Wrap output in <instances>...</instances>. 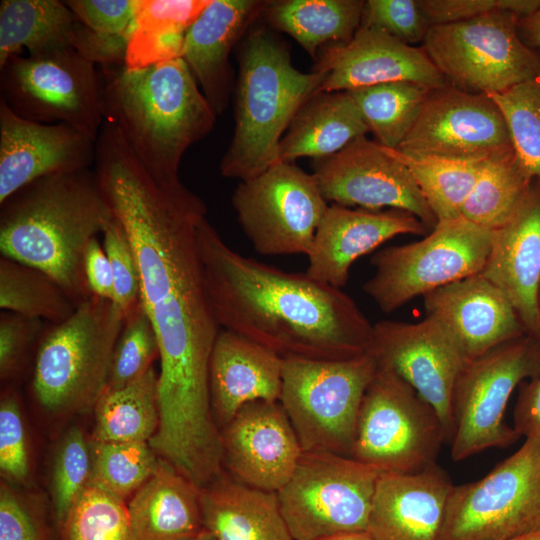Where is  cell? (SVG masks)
<instances>
[{
  "label": "cell",
  "instance_id": "cell-1",
  "mask_svg": "<svg viewBox=\"0 0 540 540\" xmlns=\"http://www.w3.org/2000/svg\"><path fill=\"white\" fill-rule=\"evenodd\" d=\"M101 191L132 245L139 300L159 343V405L193 413L210 402L209 363L220 331L207 295L197 231L204 201L181 180L158 184L105 123L94 164Z\"/></svg>",
  "mask_w": 540,
  "mask_h": 540
},
{
  "label": "cell",
  "instance_id": "cell-2",
  "mask_svg": "<svg viewBox=\"0 0 540 540\" xmlns=\"http://www.w3.org/2000/svg\"><path fill=\"white\" fill-rule=\"evenodd\" d=\"M197 244L209 302L223 329L283 358L339 360L370 351L373 324L340 288L241 255L207 217Z\"/></svg>",
  "mask_w": 540,
  "mask_h": 540
},
{
  "label": "cell",
  "instance_id": "cell-3",
  "mask_svg": "<svg viewBox=\"0 0 540 540\" xmlns=\"http://www.w3.org/2000/svg\"><path fill=\"white\" fill-rule=\"evenodd\" d=\"M112 218L94 169L37 179L0 203L1 256L49 275L77 307L92 296L87 247Z\"/></svg>",
  "mask_w": 540,
  "mask_h": 540
},
{
  "label": "cell",
  "instance_id": "cell-4",
  "mask_svg": "<svg viewBox=\"0 0 540 540\" xmlns=\"http://www.w3.org/2000/svg\"><path fill=\"white\" fill-rule=\"evenodd\" d=\"M104 121L119 131L161 185L180 181L187 149L214 128L216 112L182 58L141 69L101 66Z\"/></svg>",
  "mask_w": 540,
  "mask_h": 540
},
{
  "label": "cell",
  "instance_id": "cell-5",
  "mask_svg": "<svg viewBox=\"0 0 540 540\" xmlns=\"http://www.w3.org/2000/svg\"><path fill=\"white\" fill-rule=\"evenodd\" d=\"M241 44L234 133L219 170L246 181L280 162L283 133L327 73L297 70L286 46L265 28L251 29Z\"/></svg>",
  "mask_w": 540,
  "mask_h": 540
},
{
  "label": "cell",
  "instance_id": "cell-6",
  "mask_svg": "<svg viewBox=\"0 0 540 540\" xmlns=\"http://www.w3.org/2000/svg\"><path fill=\"white\" fill-rule=\"evenodd\" d=\"M123 321V312L112 300L92 295L69 318L46 328L32 375V392L44 411H93L106 387Z\"/></svg>",
  "mask_w": 540,
  "mask_h": 540
},
{
  "label": "cell",
  "instance_id": "cell-7",
  "mask_svg": "<svg viewBox=\"0 0 540 540\" xmlns=\"http://www.w3.org/2000/svg\"><path fill=\"white\" fill-rule=\"evenodd\" d=\"M377 369L371 351L339 360L284 358L280 403L303 452L351 456L361 402Z\"/></svg>",
  "mask_w": 540,
  "mask_h": 540
},
{
  "label": "cell",
  "instance_id": "cell-8",
  "mask_svg": "<svg viewBox=\"0 0 540 540\" xmlns=\"http://www.w3.org/2000/svg\"><path fill=\"white\" fill-rule=\"evenodd\" d=\"M445 442L434 407L378 364L361 402L350 457L381 473H414L436 464Z\"/></svg>",
  "mask_w": 540,
  "mask_h": 540
},
{
  "label": "cell",
  "instance_id": "cell-9",
  "mask_svg": "<svg viewBox=\"0 0 540 540\" xmlns=\"http://www.w3.org/2000/svg\"><path fill=\"white\" fill-rule=\"evenodd\" d=\"M493 232L463 217L439 221L423 239L375 253V272L363 290L382 312H394L413 298L481 273Z\"/></svg>",
  "mask_w": 540,
  "mask_h": 540
},
{
  "label": "cell",
  "instance_id": "cell-10",
  "mask_svg": "<svg viewBox=\"0 0 540 540\" xmlns=\"http://www.w3.org/2000/svg\"><path fill=\"white\" fill-rule=\"evenodd\" d=\"M519 18L496 11L430 26L422 48L449 85L471 93H500L540 69V51L521 39Z\"/></svg>",
  "mask_w": 540,
  "mask_h": 540
},
{
  "label": "cell",
  "instance_id": "cell-11",
  "mask_svg": "<svg viewBox=\"0 0 540 540\" xmlns=\"http://www.w3.org/2000/svg\"><path fill=\"white\" fill-rule=\"evenodd\" d=\"M381 472L352 457L303 452L277 492L293 540H321L366 531Z\"/></svg>",
  "mask_w": 540,
  "mask_h": 540
},
{
  "label": "cell",
  "instance_id": "cell-12",
  "mask_svg": "<svg viewBox=\"0 0 540 540\" xmlns=\"http://www.w3.org/2000/svg\"><path fill=\"white\" fill-rule=\"evenodd\" d=\"M540 373V341L525 335L468 360L452 394L453 461L490 448H506L521 436L504 421L511 394Z\"/></svg>",
  "mask_w": 540,
  "mask_h": 540
},
{
  "label": "cell",
  "instance_id": "cell-13",
  "mask_svg": "<svg viewBox=\"0 0 540 540\" xmlns=\"http://www.w3.org/2000/svg\"><path fill=\"white\" fill-rule=\"evenodd\" d=\"M540 531V440L522 446L483 478L453 485L440 540H509Z\"/></svg>",
  "mask_w": 540,
  "mask_h": 540
},
{
  "label": "cell",
  "instance_id": "cell-14",
  "mask_svg": "<svg viewBox=\"0 0 540 540\" xmlns=\"http://www.w3.org/2000/svg\"><path fill=\"white\" fill-rule=\"evenodd\" d=\"M0 100L26 120L65 123L94 140L104 123L99 69L73 48L9 58L0 67Z\"/></svg>",
  "mask_w": 540,
  "mask_h": 540
},
{
  "label": "cell",
  "instance_id": "cell-15",
  "mask_svg": "<svg viewBox=\"0 0 540 540\" xmlns=\"http://www.w3.org/2000/svg\"><path fill=\"white\" fill-rule=\"evenodd\" d=\"M238 222L262 255H307L329 207L313 174L279 162L241 181L232 195Z\"/></svg>",
  "mask_w": 540,
  "mask_h": 540
},
{
  "label": "cell",
  "instance_id": "cell-16",
  "mask_svg": "<svg viewBox=\"0 0 540 540\" xmlns=\"http://www.w3.org/2000/svg\"><path fill=\"white\" fill-rule=\"evenodd\" d=\"M513 149L494 100L449 84L431 89L398 151L413 156L483 161Z\"/></svg>",
  "mask_w": 540,
  "mask_h": 540
},
{
  "label": "cell",
  "instance_id": "cell-17",
  "mask_svg": "<svg viewBox=\"0 0 540 540\" xmlns=\"http://www.w3.org/2000/svg\"><path fill=\"white\" fill-rule=\"evenodd\" d=\"M313 168L327 202L372 211L389 207L416 216L427 229L437 224L410 170L394 149L377 141L359 137L341 151L315 159Z\"/></svg>",
  "mask_w": 540,
  "mask_h": 540
},
{
  "label": "cell",
  "instance_id": "cell-18",
  "mask_svg": "<svg viewBox=\"0 0 540 540\" xmlns=\"http://www.w3.org/2000/svg\"><path fill=\"white\" fill-rule=\"evenodd\" d=\"M370 351L434 407L451 443L453 389L469 360L452 333L431 316L415 323L383 320L373 324Z\"/></svg>",
  "mask_w": 540,
  "mask_h": 540
},
{
  "label": "cell",
  "instance_id": "cell-19",
  "mask_svg": "<svg viewBox=\"0 0 540 540\" xmlns=\"http://www.w3.org/2000/svg\"><path fill=\"white\" fill-rule=\"evenodd\" d=\"M220 432L228 474L256 489L277 493L303 453L280 401L245 404Z\"/></svg>",
  "mask_w": 540,
  "mask_h": 540
},
{
  "label": "cell",
  "instance_id": "cell-20",
  "mask_svg": "<svg viewBox=\"0 0 540 540\" xmlns=\"http://www.w3.org/2000/svg\"><path fill=\"white\" fill-rule=\"evenodd\" d=\"M96 140L65 124L16 115L0 100V203L25 185L94 166Z\"/></svg>",
  "mask_w": 540,
  "mask_h": 540
},
{
  "label": "cell",
  "instance_id": "cell-21",
  "mask_svg": "<svg viewBox=\"0 0 540 540\" xmlns=\"http://www.w3.org/2000/svg\"><path fill=\"white\" fill-rule=\"evenodd\" d=\"M313 71L326 72L320 91H348L390 82H411L430 89L448 84L422 47L360 26L353 38L322 48Z\"/></svg>",
  "mask_w": 540,
  "mask_h": 540
},
{
  "label": "cell",
  "instance_id": "cell-22",
  "mask_svg": "<svg viewBox=\"0 0 540 540\" xmlns=\"http://www.w3.org/2000/svg\"><path fill=\"white\" fill-rule=\"evenodd\" d=\"M401 234L426 235L427 228L416 216L401 210L382 212L329 205L307 254L305 273L341 288L359 257Z\"/></svg>",
  "mask_w": 540,
  "mask_h": 540
},
{
  "label": "cell",
  "instance_id": "cell-23",
  "mask_svg": "<svg viewBox=\"0 0 540 540\" xmlns=\"http://www.w3.org/2000/svg\"><path fill=\"white\" fill-rule=\"evenodd\" d=\"M423 304L426 316L452 333L469 360L527 335L507 297L480 273L425 294Z\"/></svg>",
  "mask_w": 540,
  "mask_h": 540
},
{
  "label": "cell",
  "instance_id": "cell-24",
  "mask_svg": "<svg viewBox=\"0 0 540 540\" xmlns=\"http://www.w3.org/2000/svg\"><path fill=\"white\" fill-rule=\"evenodd\" d=\"M453 484L437 463L379 475L366 531L373 540H440Z\"/></svg>",
  "mask_w": 540,
  "mask_h": 540
},
{
  "label": "cell",
  "instance_id": "cell-25",
  "mask_svg": "<svg viewBox=\"0 0 540 540\" xmlns=\"http://www.w3.org/2000/svg\"><path fill=\"white\" fill-rule=\"evenodd\" d=\"M480 274L507 297L527 335L540 341V187L532 186L514 217L494 230Z\"/></svg>",
  "mask_w": 540,
  "mask_h": 540
},
{
  "label": "cell",
  "instance_id": "cell-26",
  "mask_svg": "<svg viewBox=\"0 0 540 540\" xmlns=\"http://www.w3.org/2000/svg\"><path fill=\"white\" fill-rule=\"evenodd\" d=\"M267 3L211 0L187 30L182 59L217 115L226 110L233 90L229 55Z\"/></svg>",
  "mask_w": 540,
  "mask_h": 540
},
{
  "label": "cell",
  "instance_id": "cell-27",
  "mask_svg": "<svg viewBox=\"0 0 540 540\" xmlns=\"http://www.w3.org/2000/svg\"><path fill=\"white\" fill-rule=\"evenodd\" d=\"M284 358L230 330L219 331L209 363L212 413L221 430L247 403L280 401Z\"/></svg>",
  "mask_w": 540,
  "mask_h": 540
},
{
  "label": "cell",
  "instance_id": "cell-28",
  "mask_svg": "<svg viewBox=\"0 0 540 540\" xmlns=\"http://www.w3.org/2000/svg\"><path fill=\"white\" fill-rule=\"evenodd\" d=\"M127 507L136 540H193L205 529L200 488L162 458Z\"/></svg>",
  "mask_w": 540,
  "mask_h": 540
},
{
  "label": "cell",
  "instance_id": "cell-29",
  "mask_svg": "<svg viewBox=\"0 0 540 540\" xmlns=\"http://www.w3.org/2000/svg\"><path fill=\"white\" fill-rule=\"evenodd\" d=\"M200 495L204 528L217 540H293L275 492L222 472Z\"/></svg>",
  "mask_w": 540,
  "mask_h": 540
},
{
  "label": "cell",
  "instance_id": "cell-30",
  "mask_svg": "<svg viewBox=\"0 0 540 540\" xmlns=\"http://www.w3.org/2000/svg\"><path fill=\"white\" fill-rule=\"evenodd\" d=\"M369 132L348 91H318L298 110L279 146L280 162L331 156Z\"/></svg>",
  "mask_w": 540,
  "mask_h": 540
},
{
  "label": "cell",
  "instance_id": "cell-31",
  "mask_svg": "<svg viewBox=\"0 0 540 540\" xmlns=\"http://www.w3.org/2000/svg\"><path fill=\"white\" fill-rule=\"evenodd\" d=\"M211 0H137L124 66L141 69L182 58L188 28Z\"/></svg>",
  "mask_w": 540,
  "mask_h": 540
},
{
  "label": "cell",
  "instance_id": "cell-32",
  "mask_svg": "<svg viewBox=\"0 0 540 540\" xmlns=\"http://www.w3.org/2000/svg\"><path fill=\"white\" fill-rule=\"evenodd\" d=\"M365 1H268L263 15L276 30L287 33L313 58L325 43L349 42L361 24Z\"/></svg>",
  "mask_w": 540,
  "mask_h": 540
},
{
  "label": "cell",
  "instance_id": "cell-33",
  "mask_svg": "<svg viewBox=\"0 0 540 540\" xmlns=\"http://www.w3.org/2000/svg\"><path fill=\"white\" fill-rule=\"evenodd\" d=\"M76 18L64 1L2 0L0 2V67L23 49L36 56L72 48Z\"/></svg>",
  "mask_w": 540,
  "mask_h": 540
},
{
  "label": "cell",
  "instance_id": "cell-34",
  "mask_svg": "<svg viewBox=\"0 0 540 540\" xmlns=\"http://www.w3.org/2000/svg\"><path fill=\"white\" fill-rule=\"evenodd\" d=\"M158 373L144 375L119 388H105L94 412L92 441L149 442L159 426Z\"/></svg>",
  "mask_w": 540,
  "mask_h": 540
},
{
  "label": "cell",
  "instance_id": "cell-35",
  "mask_svg": "<svg viewBox=\"0 0 540 540\" xmlns=\"http://www.w3.org/2000/svg\"><path fill=\"white\" fill-rule=\"evenodd\" d=\"M532 181L513 149L488 158L464 204L462 217L489 230L501 228L525 202Z\"/></svg>",
  "mask_w": 540,
  "mask_h": 540
},
{
  "label": "cell",
  "instance_id": "cell-36",
  "mask_svg": "<svg viewBox=\"0 0 540 540\" xmlns=\"http://www.w3.org/2000/svg\"><path fill=\"white\" fill-rule=\"evenodd\" d=\"M430 90L411 82H390L348 92L377 142L398 149L413 127Z\"/></svg>",
  "mask_w": 540,
  "mask_h": 540
},
{
  "label": "cell",
  "instance_id": "cell-37",
  "mask_svg": "<svg viewBox=\"0 0 540 540\" xmlns=\"http://www.w3.org/2000/svg\"><path fill=\"white\" fill-rule=\"evenodd\" d=\"M0 307L29 318L60 323L76 309L65 291L43 271L0 258Z\"/></svg>",
  "mask_w": 540,
  "mask_h": 540
},
{
  "label": "cell",
  "instance_id": "cell-38",
  "mask_svg": "<svg viewBox=\"0 0 540 540\" xmlns=\"http://www.w3.org/2000/svg\"><path fill=\"white\" fill-rule=\"evenodd\" d=\"M394 150L396 156L410 170L437 222L461 218L464 204L485 160L428 158Z\"/></svg>",
  "mask_w": 540,
  "mask_h": 540
},
{
  "label": "cell",
  "instance_id": "cell-39",
  "mask_svg": "<svg viewBox=\"0 0 540 540\" xmlns=\"http://www.w3.org/2000/svg\"><path fill=\"white\" fill-rule=\"evenodd\" d=\"M92 473L89 486L119 499L132 497L155 472L159 456L149 442L91 440Z\"/></svg>",
  "mask_w": 540,
  "mask_h": 540
},
{
  "label": "cell",
  "instance_id": "cell-40",
  "mask_svg": "<svg viewBox=\"0 0 540 540\" xmlns=\"http://www.w3.org/2000/svg\"><path fill=\"white\" fill-rule=\"evenodd\" d=\"M488 96L505 118L521 166L532 179H540V69L533 77Z\"/></svg>",
  "mask_w": 540,
  "mask_h": 540
},
{
  "label": "cell",
  "instance_id": "cell-41",
  "mask_svg": "<svg viewBox=\"0 0 540 540\" xmlns=\"http://www.w3.org/2000/svg\"><path fill=\"white\" fill-rule=\"evenodd\" d=\"M62 540H136L124 500L88 486L59 528Z\"/></svg>",
  "mask_w": 540,
  "mask_h": 540
},
{
  "label": "cell",
  "instance_id": "cell-42",
  "mask_svg": "<svg viewBox=\"0 0 540 540\" xmlns=\"http://www.w3.org/2000/svg\"><path fill=\"white\" fill-rule=\"evenodd\" d=\"M91 473V438L81 428L73 426L58 442L51 467L50 489L58 529L89 486Z\"/></svg>",
  "mask_w": 540,
  "mask_h": 540
},
{
  "label": "cell",
  "instance_id": "cell-43",
  "mask_svg": "<svg viewBox=\"0 0 540 540\" xmlns=\"http://www.w3.org/2000/svg\"><path fill=\"white\" fill-rule=\"evenodd\" d=\"M159 359V343L154 328L139 302L124 315L114 346L105 388L123 387L144 375Z\"/></svg>",
  "mask_w": 540,
  "mask_h": 540
},
{
  "label": "cell",
  "instance_id": "cell-44",
  "mask_svg": "<svg viewBox=\"0 0 540 540\" xmlns=\"http://www.w3.org/2000/svg\"><path fill=\"white\" fill-rule=\"evenodd\" d=\"M30 459L25 425L16 395L6 391L0 402V473L2 480L26 484Z\"/></svg>",
  "mask_w": 540,
  "mask_h": 540
},
{
  "label": "cell",
  "instance_id": "cell-45",
  "mask_svg": "<svg viewBox=\"0 0 540 540\" xmlns=\"http://www.w3.org/2000/svg\"><path fill=\"white\" fill-rule=\"evenodd\" d=\"M103 248L110 262L114 282V303L125 315L139 302V273L130 240L113 215L103 232Z\"/></svg>",
  "mask_w": 540,
  "mask_h": 540
},
{
  "label": "cell",
  "instance_id": "cell-46",
  "mask_svg": "<svg viewBox=\"0 0 540 540\" xmlns=\"http://www.w3.org/2000/svg\"><path fill=\"white\" fill-rule=\"evenodd\" d=\"M360 26L381 30L413 45L423 42L428 31L418 0H368Z\"/></svg>",
  "mask_w": 540,
  "mask_h": 540
},
{
  "label": "cell",
  "instance_id": "cell-47",
  "mask_svg": "<svg viewBox=\"0 0 540 540\" xmlns=\"http://www.w3.org/2000/svg\"><path fill=\"white\" fill-rule=\"evenodd\" d=\"M0 540H53L42 509L4 480L0 483Z\"/></svg>",
  "mask_w": 540,
  "mask_h": 540
},
{
  "label": "cell",
  "instance_id": "cell-48",
  "mask_svg": "<svg viewBox=\"0 0 540 540\" xmlns=\"http://www.w3.org/2000/svg\"><path fill=\"white\" fill-rule=\"evenodd\" d=\"M46 328L43 320L8 311L0 314V377L6 381L23 368L31 349L38 345Z\"/></svg>",
  "mask_w": 540,
  "mask_h": 540
},
{
  "label": "cell",
  "instance_id": "cell-49",
  "mask_svg": "<svg viewBox=\"0 0 540 540\" xmlns=\"http://www.w3.org/2000/svg\"><path fill=\"white\" fill-rule=\"evenodd\" d=\"M430 26L455 23L496 11H509L525 17L533 13L540 0H418Z\"/></svg>",
  "mask_w": 540,
  "mask_h": 540
},
{
  "label": "cell",
  "instance_id": "cell-50",
  "mask_svg": "<svg viewBox=\"0 0 540 540\" xmlns=\"http://www.w3.org/2000/svg\"><path fill=\"white\" fill-rule=\"evenodd\" d=\"M137 0H68L64 3L88 28L106 35L128 37L135 19Z\"/></svg>",
  "mask_w": 540,
  "mask_h": 540
},
{
  "label": "cell",
  "instance_id": "cell-51",
  "mask_svg": "<svg viewBox=\"0 0 540 540\" xmlns=\"http://www.w3.org/2000/svg\"><path fill=\"white\" fill-rule=\"evenodd\" d=\"M127 43L128 37L98 33L76 19L71 47L95 65H124Z\"/></svg>",
  "mask_w": 540,
  "mask_h": 540
},
{
  "label": "cell",
  "instance_id": "cell-52",
  "mask_svg": "<svg viewBox=\"0 0 540 540\" xmlns=\"http://www.w3.org/2000/svg\"><path fill=\"white\" fill-rule=\"evenodd\" d=\"M513 427L520 436L540 440V373L521 383Z\"/></svg>",
  "mask_w": 540,
  "mask_h": 540
},
{
  "label": "cell",
  "instance_id": "cell-53",
  "mask_svg": "<svg viewBox=\"0 0 540 540\" xmlns=\"http://www.w3.org/2000/svg\"><path fill=\"white\" fill-rule=\"evenodd\" d=\"M84 274L92 295L114 302V282L110 262L98 238L93 239L84 257Z\"/></svg>",
  "mask_w": 540,
  "mask_h": 540
},
{
  "label": "cell",
  "instance_id": "cell-54",
  "mask_svg": "<svg viewBox=\"0 0 540 540\" xmlns=\"http://www.w3.org/2000/svg\"><path fill=\"white\" fill-rule=\"evenodd\" d=\"M518 31L525 44L540 51V6L530 15L518 19Z\"/></svg>",
  "mask_w": 540,
  "mask_h": 540
},
{
  "label": "cell",
  "instance_id": "cell-55",
  "mask_svg": "<svg viewBox=\"0 0 540 540\" xmlns=\"http://www.w3.org/2000/svg\"><path fill=\"white\" fill-rule=\"evenodd\" d=\"M321 540H373L367 531L334 535Z\"/></svg>",
  "mask_w": 540,
  "mask_h": 540
},
{
  "label": "cell",
  "instance_id": "cell-56",
  "mask_svg": "<svg viewBox=\"0 0 540 540\" xmlns=\"http://www.w3.org/2000/svg\"><path fill=\"white\" fill-rule=\"evenodd\" d=\"M509 540H540V531L539 532H534V533H531V534H527V535H524V536H520V537H517V538L509 539Z\"/></svg>",
  "mask_w": 540,
  "mask_h": 540
},
{
  "label": "cell",
  "instance_id": "cell-57",
  "mask_svg": "<svg viewBox=\"0 0 540 540\" xmlns=\"http://www.w3.org/2000/svg\"><path fill=\"white\" fill-rule=\"evenodd\" d=\"M193 540H217L208 530L204 529L196 538Z\"/></svg>",
  "mask_w": 540,
  "mask_h": 540
},
{
  "label": "cell",
  "instance_id": "cell-58",
  "mask_svg": "<svg viewBox=\"0 0 540 540\" xmlns=\"http://www.w3.org/2000/svg\"><path fill=\"white\" fill-rule=\"evenodd\" d=\"M539 308H540V292H539Z\"/></svg>",
  "mask_w": 540,
  "mask_h": 540
}]
</instances>
